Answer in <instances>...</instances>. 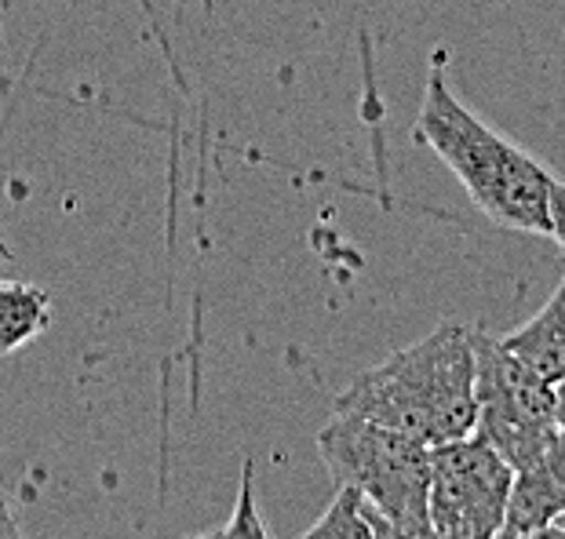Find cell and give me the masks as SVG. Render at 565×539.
<instances>
[{"label":"cell","instance_id":"cell-1","mask_svg":"<svg viewBox=\"0 0 565 539\" xmlns=\"http://www.w3.org/2000/svg\"><path fill=\"white\" fill-rule=\"evenodd\" d=\"M413 139L427 147L467 190L492 226L511 234L551 237V186L555 175L533 153L486 125L456 99L441 58L427 69Z\"/></svg>","mask_w":565,"mask_h":539},{"label":"cell","instance_id":"cell-17","mask_svg":"<svg viewBox=\"0 0 565 539\" xmlns=\"http://www.w3.org/2000/svg\"><path fill=\"white\" fill-rule=\"evenodd\" d=\"M0 259H11V248L4 245V237H0Z\"/></svg>","mask_w":565,"mask_h":539},{"label":"cell","instance_id":"cell-6","mask_svg":"<svg viewBox=\"0 0 565 539\" xmlns=\"http://www.w3.org/2000/svg\"><path fill=\"white\" fill-rule=\"evenodd\" d=\"M562 510H565V430H558L533 460L514 466L503 529L536 536L540 529L555 525Z\"/></svg>","mask_w":565,"mask_h":539},{"label":"cell","instance_id":"cell-4","mask_svg":"<svg viewBox=\"0 0 565 539\" xmlns=\"http://www.w3.org/2000/svg\"><path fill=\"white\" fill-rule=\"evenodd\" d=\"M475 430L511 463V471L533 460L558 434L555 387L529 373L486 328L475 335Z\"/></svg>","mask_w":565,"mask_h":539},{"label":"cell","instance_id":"cell-18","mask_svg":"<svg viewBox=\"0 0 565 539\" xmlns=\"http://www.w3.org/2000/svg\"><path fill=\"white\" fill-rule=\"evenodd\" d=\"M215 532H201V536H186V539H212Z\"/></svg>","mask_w":565,"mask_h":539},{"label":"cell","instance_id":"cell-3","mask_svg":"<svg viewBox=\"0 0 565 539\" xmlns=\"http://www.w3.org/2000/svg\"><path fill=\"white\" fill-rule=\"evenodd\" d=\"M318 456L335 485L362 496L380 518L408 532H430V449L372 419L335 416L318 430Z\"/></svg>","mask_w":565,"mask_h":539},{"label":"cell","instance_id":"cell-8","mask_svg":"<svg viewBox=\"0 0 565 539\" xmlns=\"http://www.w3.org/2000/svg\"><path fill=\"white\" fill-rule=\"evenodd\" d=\"M52 328V295L41 284L0 278V357L22 351Z\"/></svg>","mask_w":565,"mask_h":539},{"label":"cell","instance_id":"cell-11","mask_svg":"<svg viewBox=\"0 0 565 539\" xmlns=\"http://www.w3.org/2000/svg\"><path fill=\"white\" fill-rule=\"evenodd\" d=\"M551 237L558 241V248L565 251V183L555 179L551 186Z\"/></svg>","mask_w":565,"mask_h":539},{"label":"cell","instance_id":"cell-10","mask_svg":"<svg viewBox=\"0 0 565 539\" xmlns=\"http://www.w3.org/2000/svg\"><path fill=\"white\" fill-rule=\"evenodd\" d=\"M212 539H270L267 521H263V514L256 507V463L252 460L242 463V485H237V503H234L231 521Z\"/></svg>","mask_w":565,"mask_h":539},{"label":"cell","instance_id":"cell-14","mask_svg":"<svg viewBox=\"0 0 565 539\" xmlns=\"http://www.w3.org/2000/svg\"><path fill=\"white\" fill-rule=\"evenodd\" d=\"M555 419H558V430H565V379L555 382Z\"/></svg>","mask_w":565,"mask_h":539},{"label":"cell","instance_id":"cell-2","mask_svg":"<svg viewBox=\"0 0 565 539\" xmlns=\"http://www.w3.org/2000/svg\"><path fill=\"white\" fill-rule=\"evenodd\" d=\"M475 335L478 325L445 321L354 376L332 401V412L402 430L427 449L475 434Z\"/></svg>","mask_w":565,"mask_h":539},{"label":"cell","instance_id":"cell-19","mask_svg":"<svg viewBox=\"0 0 565 539\" xmlns=\"http://www.w3.org/2000/svg\"><path fill=\"white\" fill-rule=\"evenodd\" d=\"M555 525H562V529H565V510L558 514V521H555Z\"/></svg>","mask_w":565,"mask_h":539},{"label":"cell","instance_id":"cell-7","mask_svg":"<svg viewBox=\"0 0 565 539\" xmlns=\"http://www.w3.org/2000/svg\"><path fill=\"white\" fill-rule=\"evenodd\" d=\"M500 343L519 357L529 373H536L551 387L565 379V278L551 292L547 303L525 325L500 335Z\"/></svg>","mask_w":565,"mask_h":539},{"label":"cell","instance_id":"cell-5","mask_svg":"<svg viewBox=\"0 0 565 539\" xmlns=\"http://www.w3.org/2000/svg\"><path fill=\"white\" fill-rule=\"evenodd\" d=\"M511 463L489 441L467 434L430 449L427 518L438 539H492L511 499Z\"/></svg>","mask_w":565,"mask_h":539},{"label":"cell","instance_id":"cell-15","mask_svg":"<svg viewBox=\"0 0 565 539\" xmlns=\"http://www.w3.org/2000/svg\"><path fill=\"white\" fill-rule=\"evenodd\" d=\"M533 539H565V529L562 525H547V529H540Z\"/></svg>","mask_w":565,"mask_h":539},{"label":"cell","instance_id":"cell-12","mask_svg":"<svg viewBox=\"0 0 565 539\" xmlns=\"http://www.w3.org/2000/svg\"><path fill=\"white\" fill-rule=\"evenodd\" d=\"M369 507V503H365ZM369 518H372V529H376V539H438L435 532H408V529H398V525H391L387 518H380L376 510L369 507Z\"/></svg>","mask_w":565,"mask_h":539},{"label":"cell","instance_id":"cell-16","mask_svg":"<svg viewBox=\"0 0 565 539\" xmlns=\"http://www.w3.org/2000/svg\"><path fill=\"white\" fill-rule=\"evenodd\" d=\"M492 539H533V536H522V532H511V529H500Z\"/></svg>","mask_w":565,"mask_h":539},{"label":"cell","instance_id":"cell-13","mask_svg":"<svg viewBox=\"0 0 565 539\" xmlns=\"http://www.w3.org/2000/svg\"><path fill=\"white\" fill-rule=\"evenodd\" d=\"M0 539H26L19 529V521H15V514H11L8 507V499L0 496Z\"/></svg>","mask_w":565,"mask_h":539},{"label":"cell","instance_id":"cell-9","mask_svg":"<svg viewBox=\"0 0 565 539\" xmlns=\"http://www.w3.org/2000/svg\"><path fill=\"white\" fill-rule=\"evenodd\" d=\"M299 539H376V529H372L365 499L358 496L354 488L340 485V493L329 503V510H324Z\"/></svg>","mask_w":565,"mask_h":539}]
</instances>
